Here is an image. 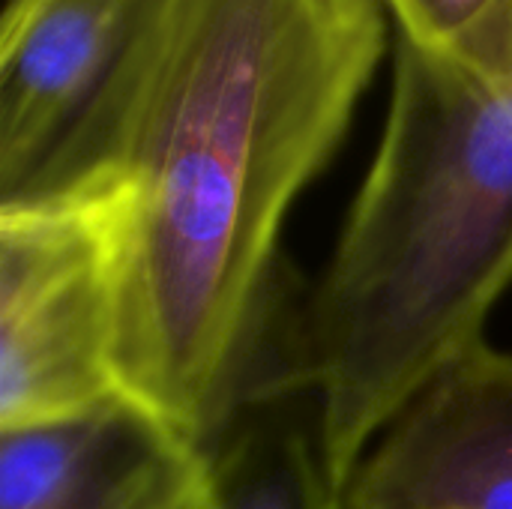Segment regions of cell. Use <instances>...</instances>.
<instances>
[{
    "instance_id": "3957f363",
    "label": "cell",
    "mask_w": 512,
    "mask_h": 509,
    "mask_svg": "<svg viewBox=\"0 0 512 509\" xmlns=\"http://www.w3.org/2000/svg\"><path fill=\"white\" fill-rule=\"evenodd\" d=\"M120 246L114 183L0 207V432L126 399L117 366Z\"/></svg>"
},
{
    "instance_id": "52a82bcc",
    "label": "cell",
    "mask_w": 512,
    "mask_h": 509,
    "mask_svg": "<svg viewBox=\"0 0 512 509\" xmlns=\"http://www.w3.org/2000/svg\"><path fill=\"white\" fill-rule=\"evenodd\" d=\"M192 509H345L333 483L315 399L264 384L204 444V474Z\"/></svg>"
},
{
    "instance_id": "8992f818",
    "label": "cell",
    "mask_w": 512,
    "mask_h": 509,
    "mask_svg": "<svg viewBox=\"0 0 512 509\" xmlns=\"http://www.w3.org/2000/svg\"><path fill=\"white\" fill-rule=\"evenodd\" d=\"M204 447L135 399L0 432V509H192Z\"/></svg>"
},
{
    "instance_id": "5b68a950",
    "label": "cell",
    "mask_w": 512,
    "mask_h": 509,
    "mask_svg": "<svg viewBox=\"0 0 512 509\" xmlns=\"http://www.w3.org/2000/svg\"><path fill=\"white\" fill-rule=\"evenodd\" d=\"M345 509H512V354L480 342L366 450Z\"/></svg>"
},
{
    "instance_id": "ba28073f",
    "label": "cell",
    "mask_w": 512,
    "mask_h": 509,
    "mask_svg": "<svg viewBox=\"0 0 512 509\" xmlns=\"http://www.w3.org/2000/svg\"><path fill=\"white\" fill-rule=\"evenodd\" d=\"M501 0H387L399 21V36L444 45L477 27Z\"/></svg>"
},
{
    "instance_id": "6da1fadb",
    "label": "cell",
    "mask_w": 512,
    "mask_h": 509,
    "mask_svg": "<svg viewBox=\"0 0 512 509\" xmlns=\"http://www.w3.org/2000/svg\"><path fill=\"white\" fill-rule=\"evenodd\" d=\"M384 54L378 0H177L111 174L117 366L198 447L264 375L282 225Z\"/></svg>"
},
{
    "instance_id": "277c9868",
    "label": "cell",
    "mask_w": 512,
    "mask_h": 509,
    "mask_svg": "<svg viewBox=\"0 0 512 509\" xmlns=\"http://www.w3.org/2000/svg\"><path fill=\"white\" fill-rule=\"evenodd\" d=\"M177 0H9L0 207L102 186Z\"/></svg>"
},
{
    "instance_id": "7a4b0ae2",
    "label": "cell",
    "mask_w": 512,
    "mask_h": 509,
    "mask_svg": "<svg viewBox=\"0 0 512 509\" xmlns=\"http://www.w3.org/2000/svg\"><path fill=\"white\" fill-rule=\"evenodd\" d=\"M512 285V0L444 45L399 36L387 126L273 384L315 399L342 489Z\"/></svg>"
}]
</instances>
